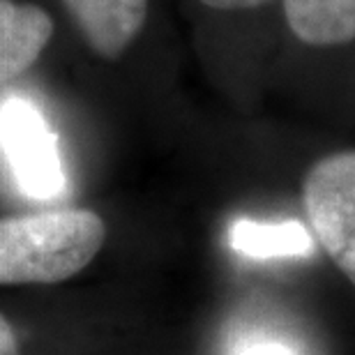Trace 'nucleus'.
I'll use <instances>...</instances> for the list:
<instances>
[{"mask_svg":"<svg viewBox=\"0 0 355 355\" xmlns=\"http://www.w3.org/2000/svg\"><path fill=\"white\" fill-rule=\"evenodd\" d=\"M231 247L250 259L304 257L311 252V233L300 222H254L238 219L229 231Z\"/></svg>","mask_w":355,"mask_h":355,"instance_id":"7","label":"nucleus"},{"mask_svg":"<svg viewBox=\"0 0 355 355\" xmlns=\"http://www.w3.org/2000/svg\"><path fill=\"white\" fill-rule=\"evenodd\" d=\"M0 355H21L17 332L3 314H0Z\"/></svg>","mask_w":355,"mask_h":355,"instance_id":"9","label":"nucleus"},{"mask_svg":"<svg viewBox=\"0 0 355 355\" xmlns=\"http://www.w3.org/2000/svg\"><path fill=\"white\" fill-rule=\"evenodd\" d=\"M53 37V19L44 7L0 0V86L19 79L42 58Z\"/></svg>","mask_w":355,"mask_h":355,"instance_id":"5","label":"nucleus"},{"mask_svg":"<svg viewBox=\"0 0 355 355\" xmlns=\"http://www.w3.org/2000/svg\"><path fill=\"white\" fill-rule=\"evenodd\" d=\"M106 224L86 208L0 217V284H60L92 263Z\"/></svg>","mask_w":355,"mask_h":355,"instance_id":"1","label":"nucleus"},{"mask_svg":"<svg viewBox=\"0 0 355 355\" xmlns=\"http://www.w3.org/2000/svg\"><path fill=\"white\" fill-rule=\"evenodd\" d=\"M302 205L318 245L355 286V150L325 155L309 168Z\"/></svg>","mask_w":355,"mask_h":355,"instance_id":"2","label":"nucleus"},{"mask_svg":"<svg viewBox=\"0 0 355 355\" xmlns=\"http://www.w3.org/2000/svg\"><path fill=\"white\" fill-rule=\"evenodd\" d=\"M236 355H295V353L291 351L288 346H284L279 342H270V339H263V342L243 344Z\"/></svg>","mask_w":355,"mask_h":355,"instance_id":"8","label":"nucleus"},{"mask_svg":"<svg viewBox=\"0 0 355 355\" xmlns=\"http://www.w3.org/2000/svg\"><path fill=\"white\" fill-rule=\"evenodd\" d=\"M288 28L309 46L355 40V0H284Z\"/></svg>","mask_w":355,"mask_h":355,"instance_id":"6","label":"nucleus"},{"mask_svg":"<svg viewBox=\"0 0 355 355\" xmlns=\"http://www.w3.org/2000/svg\"><path fill=\"white\" fill-rule=\"evenodd\" d=\"M210 10H252V7L266 5L270 0H198Z\"/></svg>","mask_w":355,"mask_h":355,"instance_id":"10","label":"nucleus"},{"mask_svg":"<svg viewBox=\"0 0 355 355\" xmlns=\"http://www.w3.org/2000/svg\"><path fill=\"white\" fill-rule=\"evenodd\" d=\"M0 139L21 189L33 198H53L65 187L58 139L40 109L12 97L0 111Z\"/></svg>","mask_w":355,"mask_h":355,"instance_id":"3","label":"nucleus"},{"mask_svg":"<svg viewBox=\"0 0 355 355\" xmlns=\"http://www.w3.org/2000/svg\"><path fill=\"white\" fill-rule=\"evenodd\" d=\"M150 0H62L86 44L102 58H118L144 31Z\"/></svg>","mask_w":355,"mask_h":355,"instance_id":"4","label":"nucleus"}]
</instances>
